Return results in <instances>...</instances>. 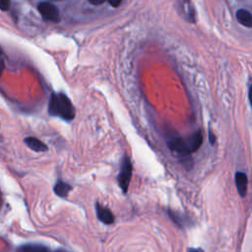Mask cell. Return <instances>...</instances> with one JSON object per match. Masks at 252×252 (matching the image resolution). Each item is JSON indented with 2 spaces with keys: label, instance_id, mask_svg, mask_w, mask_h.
Wrapping results in <instances>:
<instances>
[{
  "label": "cell",
  "instance_id": "cell-1",
  "mask_svg": "<svg viewBox=\"0 0 252 252\" xmlns=\"http://www.w3.org/2000/svg\"><path fill=\"white\" fill-rule=\"evenodd\" d=\"M48 113L65 121H72L76 111L71 99L65 94L52 93L48 101Z\"/></svg>",
  "mask_w": 252,
  "mask_h": 252
},
{
  "label": "cell",
  "instance_id": "cell-2",
  "mask_svg": "<svg viewBox=\"0 0 252 252\" xmlns=\"http://www.w3.org/2000/svg\"><path fill=\"white\" fill-rule=\"evenodd\" d=\"M203 143V136L201 131H197L187 137H175L167 142L170 150L181 154L189 155L196 152Z\"/></svg>",
  "mask_w": 252,
  "mask_h": 252
},
{
  "label": "cell",
  "instance_id": "cell-3",
  "mask_svg": "<svg viewBox=\"0 0 252 252\" xmlns=\"http://www.w3.org/2000/svg\"><path fill=\"white\" fill-rule=\"evenodd\" d=\"M132 170H133V165H132L131 158L127 155H125L122 158L119 173L117 175L118 185L124 193L128 191L129 183L132 177Z\"/></svg>",
  "mask_w": 252,
  "mask_h": 252
},
{
  "label": "cell",
  "instance_id": "cell-4",
  "mask_svg": "<svg viewBox=\"0 0 252 252\" xmlns=\"http://www.w3.org/2000/svg\"><path fill=\"white\" fill-rule=\"evenodd\" d=\"M37 11L41 15L42 19L48 22L58 23L60 21V12L57 6L50 2L42 1L37 4Z\"/></svg>",
  "mask_w": 252,
  "mask_h": 252
},
{
  "label": "cell",
  "instance_id": "cell-5",
  "mask_svg": "<svg viewBox=\"0 0 252 252\" xmlns=\"http://www.w3.org/2000/svg\"><path fill=\"white\" fill-rule=\"evenodd\" d=\"M95 212H96V217L97 219L105 223V224H111L113 223L114 221V216L112 214V212L106 208V207H103L101 204L99 203H96L95 204Z\"/></svg>",
  "mask_w": 252,
  "mask_h": 252
},
{
  "label": "cell",
  "instance_id": "cell-6",
  "mask_svg": "<svg viewBox=\"0 0 252 252\" xmlns=\"http://www.w3.org/2000/svg\"><path fill=\"white\" fill-rule=\"evenodd\" d=\"M234 179H235V185L239 195L241 197H245L247 193V185H248V179L246 174L244 172L238 171L235 173Z\"/></svg>",
  "mask_w": 252,
  "mask_h": 252
},
{
  "label": "cell",
  "instance_id": "cell-7",
  "mask_svg": "<svg viewBox=\"0 0 252 252\" xmlns=\"http://www.w3.org/2000/svg\"><path fill=\"white\" fill-rule=\"evenodd\" d=\"M16 252H50V250L40 243H25L18 246Z\"/></svg>",
  "mask_w": 252,
  "mask_h": 252
},
{
  "label": "cell",
  "instance_id": "cell-8",
  "mask_svg": "<svg viewBox=\"0 0 252 252\" xmlns=\"http://www.w3.org/2000/svg\"><path fill=\"white\" fill-rule=\"evenodd\" d=\"M24 142L31 150L34 152H46L48 150V147L42 141L35 137H27L24 139Z\"/></svg>",
  "mask_w": 252,
  "mask_h": 252
},
{
  "label": "cell",
  "instance_id": "cell-9",
  "mask_svg": "<svg viewBox=\"0 0 252 252\" xmlns=\"http://www.w3.org/2000/svg\"><path fill=\"white\" fill-rule=\"evenodd\" d=\"M235 16L240 25L246 28H252V14L249 11L245 9H238Z\"/></svg>",
  "mask_w": 252,
  "mask_h": 252
},
{
  "label": "cell",
  "instance_id": "cell-10",
  "mask_svg": "<svg viewBox=\"0 0 252 252\" xmlns=\"http://www.w3.org/2000/svg\"><path fill=\"white\" fill-rule=\"evenodd\" d=\"M71 190H72V186L69 183L64 182L63 180H57V182L53 187L54 193L60 198H66Z\"/></svg>",
  "mask_w": 252,
  "mask_h": 252
},
{
  "label": "cell",
  "instance_id": "cell-11",
  "mask_svg": "<svg viewBox=\"0 0 252 252\" xmlns=\"http://www.w3.org/2000/svg\"><path fill=\"white\" fill-rule=\"evenodd\" d=\"M181 8H182V14L186 18L187 21L194 23L195 22V10L194 7L190 2H182Z\"/></svg>",
  "mask_w": 252,
  "mask_h": 252
},
{
  "label": "cell",
  "instance_id": "cell-12",
  "mask_svg": "<svg viewBox=\"0 0 252 252\" xmlns=\"http://www.w3.org/2000/svg\"><path fill=\"white\" fill-rule=\"evenodd\" d=\"M11 6V2L8 0H0V10L9 11Z\"/></svg>",
  "mask_w": 252,
  "mask_h": 252
},
{
  "label": "cell",
  "instance_id": "cell-13",
  "mask_svg": "<svg viewBox=\"0 0 252 252\" xmlns=\"http://www.w3.org/2000/svg\"><path fill=\"white\" fill-rule=\"evenodd\" d=\"M105 1L104 0H89V3L91 5H94V6H100L104 3Z\"/></svg>",
  "mask_w": 252,
  "mask_h": 252
},
{
  "label": "cell",
  "instance_id": "cell-14",
  "mask_svg": "<svg viewBox=\"0 0 252 252\" xmlns=\"http://www.w3.org/2000/svg\"><path fill=\"white\" fill-rule=\"evenodd\" d=\"M121 3H122V2H121L120 0H117V1H111V0H109V1H108V4H109L110 6H112V7H114V8L120 6Z\"/></svg>",
  "mask_w": 252,
  "mask_h": 252
},
{
  "label": "cell",
  "instance_id": "cell-15",
  "mask_svg": "<svg viewBox=\"0 0 252 252\" xmlns=\"http://www.w3.org/2000/svg\"><path fill=\"white\" fill-rule=\"evenodd\" d=\"M248 97H249V101H250V104L252 106V85L250 86L249 88V92H248Z\"/></svg>",
  "mask_w": 252,
  "mask_h": 252
},
{
  "label": "cell",
  "instance_id": "cell-16",
  "mask_svg": "<svg viewBox=\"0 0 252 252\" xmlns=\"http://www.w3.org/2000/svg\"><path fill=\"white\" fill-rule=\"evenodd\" d=\"M3 70H4V62H3L2 59H0V77H1V75H2Z\"/></svg>",
  "mask_w": 252,
  "mask_h": 252
},
{
  "label": "cell",
  "instance_id": "cell-17",
  "mask_svg": "<svg viewBox=\"0 0 252 252\" xmlns=\"http://www.w3.org/2000/svg\"><path fill=\"white\" fill-rule=\"evenodd\" d=\"M1 55H2V49H1V46H0V59H1Z\"/></svg>",
  "mask_w": 252,
  "mask_h": 252
},
{
  "label": "cell",
  "instance_id": "cell-18",
  "mask_svg": "<svg viewBox=\"0 0 252 252\" xmlns=\"http://www.w3.org/2000/svg\"><path fill=\"white\" fill-rule=\"evenodd\" d=\"M189 252H198V251H196V250H190Z\"/></svg>",
  "mask_w": 252,
  "mask_h": 252
}]
</instances>
